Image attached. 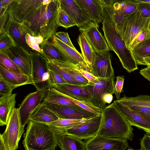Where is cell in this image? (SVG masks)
Here are the masks:
<instances>
[{"label": "cell", "instance_id": "cell-1", "mask_svg": "<svg viewBox=\"0 0 150 150\" xmlns=\"http://www.w3.org/2000/svg\"><path fill=\"white\" fill-rule=\"evenodd\" d=\"M59 0H52L42 5L27 19L21 23L28 33L34 36H41L47 41L56 33L59 26L58 16Z\"/></svg>", "mask_w": 150, "mask_h": 150}, {"label": "cell", "instance_id": "cell-2", "mask_svg": "<svg viewBox=\"0 0 150 150\" xmlns=\"http://www.w3.org/2000/svg\"><path fill=\"white\" fill-rule=\"evenodd\" d=\"M132 126L113 102L105 107L98 135L112 138H125L132 141L134 136Z\"/></svg>", "mask_w": 150, "mask_h": 150}, {"label": "cell", "instance_id": "cell-3", "mask_svg": "<svg viewBox=\"0 0 150 150\" xmlns=\"http://www.w3.org/2000/svg\"><path fill=\"white\" fill-rule=\"evenodd\" d=\"M23 137L26 150H55L58 145L57 135L47 124L29 120Z\"/></svg>", "mask_w": 150, "mask_h": 150}, {"label": "cell", "instance_id": "cell-4", "mask_svg": "<svg viewBox=\"0 0 150 150\" xmlns=\"http://www.w3.org/2000/svg\"><path fill=\"white\" fill-rule=\"evenodd\" d=\"M102 24V29L109 50L117 54L123 67L129 73L137 69V65L131 50L127 47L116 28L104 20Z\"/></svg>", "mask_w": 150, "mask_h": 150}, {"label": "cell", "instance_id": "cell-5", "mask_svg": "<svg viewBox=\"0 0 150 150\" xmlns=\"http://www.w3.org/2000/svg\"><path fill=\"white\" fill-rule=\"evenodd\" d=\"M150 18H144L137 10L132 14L125 16L116 28L128 48L140 32L148 29Z\"/></svg>", "mask_w": 150, "mask_h": 150}, {"label": "cell", "instance_id": "cell-6", "mask_svg": "<svg viewBox=\"0 0 150 150\" xmlns=\"http://www.w3.org/2000/svg\"><path fill=\"white\" fill-rule=\"evenodd\" d=\"M102 113L66 129L54 130L57 135H68L81 140H87L96 136L100 125Z\"/></svg>", "mask_w": 150, "mask_h": 150}, {"label": "cell", "instance_id": "cell-7", "mask_svg": "<svg viewBox=\"0 0 150 150\" xmlns=\"http://www.w3.org/2000/svg\"><path fill=\"white\" fill-rule=\"evenodd\" d=\"M25 130L21 120L18 108H15L10 115L5 130L0 137L8 150H16Z\"/></svg>", "mask_w": 150, "mask_h": 150}, {"label": "cell", "instance_id": "cell-8", "mask_svg": "<svg viewBox=\"0 0 150 150\" xmlns=\"http://www.w3.org/2000/svg\"><path fill=\"white\" fill-rule=\"evenodd\" d=\"M32 79L37 91H43L50 86L47 61L43 55L34 50L32 53Z\"/></svg>", "mask_w": 150, "mask_h": 150}, {"label": "cell", "instance_id": "cell-9", "mask_svg": "<svg viewBox=\"0 0 150 150\" xmlns=\"http://www.w3.org/2000/svg\"><path fill=\"white\" fill-rule=\"evenodd\" d=\"M114 77L99 78L95 83H90L85 87L91 95L90 102L102 110L105 107L103 99L108 94H113L115 93Z\"/></svg>", "mask_w": 150, "mask_h": 150}, {"label": "cell", "instance_id": "cell-10", "mask_svg": "<svg viewBox=\"0 0 150 150\" xmlns=\"http://www.w3.org/2000/svg\"><path fill=\"white\" fill-rule=\"evenodd\" d=\"M41 104L52 112L59 118L88 120L98 115L76 105H59L43 102Z\"/></svg>", "mask_w": 150, "mask_h": 150}, {"label": "cell", "instance_id": "cell-11", "mask_svg": "<svg viewBox=\"0 0 150 150\" xmlns=\"http://www.w3.org/2000/svg\"><path fill=\"white\" fill-rule=\"evenodd\" d=\"M6 55L19 67L23 74L32 78V54L16 43L0 52Z\"/></svg>", "mask_w": 150, "mask_h": 150}, {"label": "cell", "instance_id": "cell-12", "mask_svg": "<svg viewBox=\"0 0 150 150\" xmlns=\"http://www.w3.org/2000/svg\"><path fill=\"white\" fill-rule=\"evenodd\" d=\"M43 0H13L7 11L14 18L22 23L27 19L41 6Z\"/></svg>", "mask_w": 150, "mask_h": 150}, {"label": "cell", "instance_id": "cell-13", "mask_svg": "<svg viewBox=\"0 0 150 150\" xmlns=\"http://www.w3.org/2000/svg\"><path fill=\"white\" fill-rule=\"evenodd\" d=\"M87 150H125L129 147L127 139L97 135L85 142Z\"/></svg>", "mask_w": 150, "mask_h": 150}, {"label": "cell", "instance_id": "cell-14", "mask_svg": "<svg viewBox=\"0 0 150 150\" xmlns=\"http://www.w3.org/2000/svg\"><path fill=\"white\" fill-rule=\"evenodd\" d=\"M47 89L32 92L28 94L19 105V110L22 125L28 124L29 117L35 109L41 103L47 93Z\"/></svg>", "mask_w": 150, "mask_h": 150}, {"label": "cell", "instance_id": "cell-15", "mask_svg": "<svg viewBox=\"0 0 150 150\" xmlns=\"http://www.w3.org/2000/svg\"><path fill=\"white\" fill-rule=\"evenodd\" d=\"M98 27L91 21L79 29L85 36L95 52L109 51L106 40L99 30Z\"/></svg>", "mask_w": 150, "mask_h": 150}, {"label": "cell", "instance_id": "cell-16", "mask_svg": "<svg viewBox=\"0 0 150 150\" xmlns=\"http://www.w3.org/2000/svg\"><path fill=\"white\" fill-rule=\"evenodd\" d=\"M8 16L4 28L16 44L22 46L31 54L34 50L27 45L25 36L28 33L22 24L16 20L12 14L7 11Z\"/></svg>", "mask_w": 150, "mask_h": 150}, {"label": "cell", "instance_id": "cell-17", "mask_svg": "<svg viewBox=\"0 0 150 150\" xmlns=\"http://www.w3.org/2000/svg\"><path fill=\"white\" fill-rule=\"evenodd\" d=\"M109 51L96 52L94 62L90 72L94 76L103 78L114 76Z\"/></svg>", "mask_w": 150, "mask_h": 150}, {"label": "cell", "instance_id": "cell-18", "mask_svg": "<svg viewBox=\"0 0 150 150\" xmlns=\"http://www.w3.org/2000/svg\"><path fill=\"white\" fill-rule=\"evenodd\" d=\"M115 107L128 121L134 126L150 134V120L137 111L124 105L117 100L113 102Z\"/></svg>", "mask_w": 150, "mask_h": 150}, {"label": "cell", "instance_id": "cell-19", "mask_svg": "<svg viewBox=\"0 0 150 150\" xmlns=\"http://www.w3.org/2000/svg\"><path fill=\"white\" fill-rule=\"evenodd\" d=\"M60 6L80 28L92 21L75 0H59Z\"/></svg>", "mask_w": 150, "mask_h": 150}, {"label": "cell", "instance_id": "cell-20", "mask_svg": "<svg viewBox=\"0 0 150 150\" xmlns=\"http://www.w3.org/2000/svg\"><path fill=\"white\" fill-rule=\"evenodd\" d=\"M50 87L62 94L75 99L90 102L91 95L85 86L66 83L55 84Z\"/></svg>", "mask_w": 150, "mask_h": 150}, {"label": "cell", "instance_id": "cell-21", "mask_svg": "<svg viewBox=\"0 0 150 150\" xmlns=\"http://www.w3.org/2000/svg\"><path fill=\"white\" fill-rule=\"evenodd\" d=\"M48 40L69 62L75 65L86 62L81 54L77 50L65 44L55 37L52 36Z\"/></svg>", "mask_w": 150, "mask_h": 150}, {"label": "cell", "instance_id": "cell-22", "mask_svg": "<svg viewBox=\"0 0 150 150\" xmlns=\"http://www.w3.org/2000/svg\"><path fill=\"white\" fill-rule=\"evenodd\" d=\"M0 76L6 81L17 87L33 84L32 78L29 76L12 71L1 64Z\"/></svg>", "mask_w": 150, "mask_h": 150}, {"label": "cell", "instance_id": "cell-23", "mask_svg": "<svg viewBox=\"0 0 150 150\" xmlns=\"http://www.w3.org/2000/svg\"><path fill=\"white\" fill-rule=\"evenodd\" d=\"M80 6L87 13L91 21L98 26L102 22V8L99 0H75Z\"/></svg>", "mask_w": 150, "mask_h": 150}, {"label": "cell", "instance_id": "cell-24", "mask_svg": "<svg viewBox=\"0 0 150 150\" xmlns=\"http://www.w3.org/2000/svg\"><path fill=\"white\" fill-rule=\"evenodd\" d=\"M16 93H12L0 97V125H7L11 114L15 108Z\"/></svg>", "mask_w": 150, "mask_h": 150}, {"label": "cell", "instance_id": "cell-25", "mask_svg": "<svg viewBox=\"0 0 150 150\" xmlns=\"http://www.w3.org/2000/svg\"><path fill=\"white\" fill-rule=\"evenodd\" d=\"M57 136V145L61 150H87L82 140L68 135Z\"/></svg>", "mask_w": 150, "mask_h": 150}, {"label": "cell", "instance_id": "cell-26", "mask_svg": "<svg viewBox=\"0 0 150 150\" xmlns=\"http://www.w3.org/2000/svg\"><path fill=\"white\" fill-rule=\"evenodd\" d=\"M58 118L52 112L41 104L32 113L29 117V120L37 123L47 124Z\"/></svg>", "mask_w": 150, "mask_h": 150}, {"label": "cell", "instance_id": "cell-27", "mask_svg": "<svg viewBox=\"0 0 150 150\" xmlns=\"http://www.w3.org/2000/svg\"><path fill=\"white\" fill-rule=\"evenodd\" d=\"M82 55L90 69L93 63L96 56V53L85 36L81 33L77 39Z\"/></svg>", "mask_w": 150, "mask_h": 150}, {"label": "cell", "instance_id": "cell-28", "mask_svg": "<svg viewBox=\"0 0 150 150\" xmlns=\"http://www.w3.org/2000/svg\"><path fill=\"white\" fill-rule=\"evenodd\" d=\"M42 102L59 105H76L68 98L50 87Z\"/></svg>", "mask_w": 150, "mask_h": 150}, {"label": "cell", "instance_id": "cell-29", "mask_svg": "<svg viewBox=\"0 0 150 150\" xmlns=\"http://www.w3.org/2000/svg\"><path fill=\"white\" fill-rule=\"evenodd\" d=\"M131 50L137 64L145 65L143 58L150 57V38L139 43Z\"/></svg>", "mask_w": 150, "mask_h": 150}, {"label": "cell", "instance_id": "cell-30", "mask_svg": "<svg viewBox=\"0 0 150 150\" xmlns=\"http://www.w3.org/2000/svg\"><path fill=\"white\" fill-rule=\"evenodd\" d=\"M39 46L42 51V54L47 60L68 62L57 49L48 40L44 41Z\"/></svg>", "mask_w": 150, "mask_h": 150}, {"label": "cell", "instance_id": "cell-31", "mask_svg": "<svg viewBox=\"0 0 150 150\" xmlns=\"http://www.w3.org/2000/svg\"><path fill=\"white\" fill-rule=\"evenodd\" d=\"M50 61L52 62L61 69L69 73L82 84L84 85L88 84V81L76 69L75 65L69 62L56 60Z\"/></svg>", "mask_w": 150, "mask_h": 150}, {"label": "cell", "instance_id": "cell-32", "mask_svg": "<svg viewBox=\"0 0 150 150\" xmlns=\"http://www.w3.org/2000/svg\"><path fill=\"white\" fill-rule=\"evenodd\" d=\"M117 100L127 106L137 105L150 108V96L148 95H139L134 97L124 95L123 98Z\"/></svg>", "mask_w": 150, "mask_h": 150}, {"label": "cell", "instance_id": "cell-33", "mask_svg": "<svg viewBox=\"0 0 150 150\" xmlns=\"http://www.w3.org/2000/svg\"><path fill=\"white\" fill-rule=\"evenodd\" d=\"M86 120L58 118L47 124L54 130H64L72 128Z\"/></svg>", "mask_w": 150, "mask_h": 150}, {"label": "cell", "instance_id": "cell-34", "mask_svg": "<svg viewBox=\"0 0 150 150\" xmlns=\"http://www.w3.org/2000/svg\"><path fill=\"white\" fill-rule=\"evenodd\" d=\"M47 61L49 69L59 74L67 83L78 85L85 86L78 81L70 74L61 69L52 62L47 60Z\"/></svg>", "mask_w": 150, "mask_h": 150}, {"label": "cell", "instance_id": "cell-35", "mask_svg": "<svg viewBox=\"0 0 150 150\" xmlns=\"http://www.w3.org/2000/svg\"><path fill=\"white\" fill-rule=\"evenodd\" d=\"M119 8L125 16L134 12L137 8L138 2L136 0H125L118 1Z\"/></svg>", "mask_w": 150, "mask_h": 150}, {"label": "cell", "instance_id": "cell-36", "mask_svg": "<svg viewBox=\"0 0 150 150\" xmlns=\"http://www.w3.org/2000/svg\"><path fill=\"white\" fill-rule=\"evenodd\" d=\"M25 40L27 45L31 48L42 54V51L39 46L44 41L42 36H34L27 33L25 36Z\"/></svg>", "mask_w": 150, "mask_h": 150}, {"label": "cell", "instance_id": "cell-37", "mask_svg": "<svg viewBox=\"0 0 150 150\" xmlns=\"http://www.w3.org/2000/svg\"><path fill=\"white\" fill-rule=\"evenodd\" d=\"M58 23L59 26H62L66 29L74 26H77L76 23L61 6L59 11Z\"/></svg>", "mask_w": 150, "mask_h": 150}, {"label": "cell", "instance_id": "cell-38", "mask_svg": "<svg viewBox=\"0 0 150 150\" xmlns=\"http://www.w3.org/2000/svg\"><path fill=\"white\" fill-rule=\"evenodd\" d=\"M0 64L12 71L23 74L18 66L6 55L3 53H0Z\"/></svg>", "mask_w": 150, "mask_h": 150}, {"label": "cell", "instance_id": "cell-39", "mask_svg": "<svg viewBox=\"0 0 150 150\" xmlns=\"http://www.w3.org/2000/svg\"><path fill=\"white\" fill-rule=\"evenodd\" d=\"M16 44L10 36L4 31L0 33V52Z\"/></svg>", "mask_w": 150, "mask_h": 150}, {"label": "cell", "instance_id": "cell-40", "mask_svg": "<svg viewBox=\"0 0 150 150\" xmlns=\"http://www.w3.org/2000/svg\"><path fill=\"white\" fill-rule=\"evenodd\" d=\"M17 88L5 80L0 76V97L12 93L13 89Z\"/></svg>", "mask_w": 150, "mask_h": 150}, {"label": "cell", "instance_id": "cell-41", "mask_svg": "<svg viewBox=\"0 0 150 150\" xmlns=\"http://www.w3.org/2000/svg\"><path fill=\"white\" fill-rule=\"evenodd\" d=\"M150 38V32L148 29L139 33L134 38L128 47L131 50L139 43Z\"/></svg>", "mask_w": 150, "mask_h": 150}, {"label": "cell", "instance_id": "cell-42", "mask_svg": "<svg viewBox=\"0 0 150 150\" xmlns=\"http://www.w3.org/2000/svg\"><path fill=\"white\" fill-rule=\"evenodd\" d=\"M49 80L50 86L55 84L67 83L60 75L55 71L50 69Z\"/></svg>", "mask_w": 150, "mask_h": 150}, {"label": "cell", "instance_id": "cell-43", "mask_svg": "<svg viewBox=\"0 0 150 150\" xmlns=\"http://www.w3.org/2000/svg\"><path fill=\"white\" fill-rule=\"evenodd\" d=\"M137 10L141 16L144 18H150V4L138 1Z\"/></svg>", "mask_w": 150, "mask_h": 150}, {"label": "cell", "instance_id": "cell-44", "mask_svg": "<svg viewBox=\"0 0 150 150\" xmlns=\"http://www.w3.org/2000/svg\"><path fill=\"white\" fill-rule=\"evenodd\" d=\"M73 49L76 50L72 43L67 32H58L53 36Z\"/></svg>", "mask_w": 150, "mask_h": 150}, {"label": "cell", "instance_id": "cell-45", "mask_svg": "<svg viewBox=\"0 0 150 150\" xmlns=\"http://www.w3.org/2000/svg\"><path fill=\"white\" fill-rule=\"evenodd\" d=\"M124 76H119L116 77V81L115 85V93L117 100H119L120 95L122 90Z\"/></svg>", "mask_w": 150, "mask_h": 150}, {"label": "cell", "instance_id": "cell-46", "mask_svg": "<svg viewBox=\"0 0 150 150\" xmlns=\"http://www.w3.org/2000/svg\"><path fill=\"white\" fill-rule=\"evenodd\" d=\"M140 140L141 147L139 150H150V134L146 133Z\"/></svg>", "mask_w": 150, "mask_h": 150}, {"label": "cell", "instance_id": "cell-47", "mask_svg": "<svg viewBox=\"0 0 150 150\" xmlns=\"http://www.w3.org/2000/svg\"><path fill=\"white\" fill-rule=\"evenodd\" d=\"M127 107L139 113L150 115V108L137 105L129 106Z\"/></svg>", "mask_w": 150, "mask_h": 150}, {"label": "cell", "instance_id": "cell-48", "mask_svg": "<svg viewBox=\"0 0 150 150\" xmlns=\"http://www.w3.org/2000/svg\"><path fill=\"white\" fill-rule=\"evenodd\" d=\"M140 74L145 79L150 82V67H146L142 69L139 71Z\"/></svg>", "mask_w": 150, "mask_h": 150}, {"label": "cell", "instance_id": "cell-49", "mask_svg": "<svg viewBox=\"0 0 150 150\" xmlns=\"http://www.w3.org/2000/svg\"><path fill=\"white\" fill-rule=\"evenodd\" d=\"M112 95L110 94H108L104 97L103 101L104 104L105 105L106 103H110L113 99Z\"/></svg>", "mask_w": 150, "mask_h": 150}, {"label": "cell", "instance_id": "cell-50", "mask_svg": "<svg viewBox=\"0 0 150 150\" xmlns=\"http://www.w3.org/2000/svg\"><path fill=\"white\" fill-rule=\"evenodd\" d=\"M13 1V0H1L0 1V7H3L8 8Z\"/></svg>", "mask_w": 150, "mask_h": 150}, {"label": "cell", "instance_id": "cell-51", "mask_svg": "<svg viewBox=\"0 0 150 150\" xmlns=\"http://www.w3.org/2000/svg\"><path fill=\"white\" fill-rule=\"evenodd\" d=\"M0 150H8L1 137H0Z\"/></svg>", "mask_w": 150, "mask_h": 150}, {"label": "cell", "instance_id": "cell-52", "mask_svg": "<svg viewBox=\"0 0 150 150\" xmlns=\"http://www.w3.org/2000/svg\"><path fill=\"white\" fill-rule=\"evenodd\" d=\"M143 60L145 65L150 67V57H144L143 58Z\"/></svg>", "mask_w": 150, "mask_h": 150}, {"label": "cell", "instance_id": "cell-53", "mask_svg": "<svg viewBox=\"0 0 150 150\" xmlns=\"http://www.w3.org/2000/svg\"><path fill=\"white\" fill-rule=\"evenodd\" d=\"M52 0H43V5H46L48 4Z\"/></svg>", "mask_w": 150, "mask_h": 150}, {"label": "cell", "instance_id": "cell-54", "mask_svg": "<svg viewBox=\"0 0 150 150\" xmlns=\"http://www.w3.org/2000/svg\"><path fill=\"white\" fill-rule=\"evenodd\" d=\"M140 114L146 118L150 120V115H146L139 113Z\"/></svg>", "mask_w": 150, "mask_h": 150}, {"label": "cell", "instance_id": "cell-55", "mask_svg": "<svg viewBox=\"0 0 150 150\" xmlns=\"http://www.w3.org/2000/svg\"><path fill=\"white\" fill-rule=\"evenodd\" d=\"M137 1L139 2H144L150 4V0H137Z\"/></svg>", "mask_w": 150, "mask_h": 150}, {"label": "cell", "instance_id": "cell-56", "mask_svg": "<svg viewBox=\"0 0 150 150\" xmlns=\"http://www.w3.org/2000/svg\"><path fill=\"white\" fill-rule=\"evenodd\" d=\"M148 29L149 30L150 32V21L149 22L148 27Z\"/></svg>", "mask_w": 150, "mask_h": 150}]
</instances>
